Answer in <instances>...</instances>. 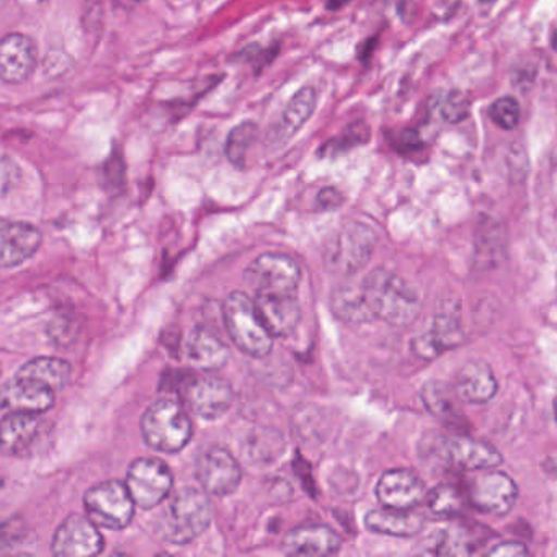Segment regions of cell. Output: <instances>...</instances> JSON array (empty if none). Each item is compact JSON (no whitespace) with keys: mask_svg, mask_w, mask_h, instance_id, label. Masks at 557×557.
<instances>
[{"mask_svg":"<svg viewBox=\"0 0 557 557\" xmlns=\"http://www.w3.org/2000/svg\"><path fill=\"white\" fill-rule=\"evenodd\" d=\"M518 487L505 472H487L469 485L468 500L482 513L502 517L513 508Z\"/></svg>","mask_w":557,"mask_h":557,"instance_id":"obj_12","label":"cell"},{"mask_svg":"<svg viewBox=\"0 0 557 557\" xmlns=\"http://www.w3.org/2000/svg\"><path fill=\"white\" fill-rule=\"evenodd\" d=\"M184 397L190 409L201 419L214 420L223 417L233 406V387L220 376H201L188 381Z\"/></svg>","mask_w":557,"mask_h":557,"instance_id":"obj_14","label":"cell"},{"mask_svg":"<svg viewBox=\"0 0 557 557\" xmlns=\"http://www.w3.org/2000/svg\"><path fill=\"white\" fill-rule=\"evenodd\" d=\"M257 126L252 122L240 123L227 136L226 158L237 169L246 164L247 152L256 141Z\"/></svg>","mask_w":557,"mask_h":557,"instance_id":"obj_31","label":"cell"},{"mask_svg":"<svg viewBox=\"0 0 557 557\" xmlns=\"http://www.w3.org/2000/svg\"><path fill=\"white\" fill-rule=\"evenodd\" d=\"M5 2H8V0H0V8H2V5L5 4Z\"/></svg>","mask_w":557,"mask_h":557,"instance_id":"obj_42","label":"cell"},{"mask_svg":"<svg viewBox=\"0 0 557 557\" xmlns=\"http://www.w3.org/2000/svg\"><path fill=\"white\" fill-rule=\"evenodd\" d=\"M197 479L208 494L226 497L239 487L243 469L227 449L214 446L198 458Z\"/></svg>","mask_w":557,"mask_h":557,"instance_id":"obj_10","label":"cell"},{"mask_svg":"<svg viewBox=\"0 0 557 557\" xmlns=\"http://www.w3.org/2000/svg\"><path fill=\"white\" fill-rule=\"evenodd\" d=\"M51 550L60 557L97 556L103 550V537L90 518L71 515L54 533Z\"/></svg>","mask_w":557,"mask_h":557,"instance_id":"obj_11","label":"cell"},{"mask_svg":"<svg viewBox=\"0 0 557 557\" xmlns=\"http://www.w3.org/2000/svg\"><path fill=\"white\" fill-rule=\"evenodd\" d=\"M54 406V391L15 376L0 387V407L9 412L40 413Z\"/></svg>","mask_w":557,"mask_h":557,"instance_id":"obj_19","label":"cell"},{"mask_svg":"<svg viewBox=\"0 0 557 557\" xmlns=\"http://www.w3.org/2000/svg\"><path fill=\"white\" fill-rule=\"evenodd\" d=\"M40 230L22 221L0 220V269H14L40 249Z\"/></svg>","mask_w":557,"mask_h":557,"instance_id":"obj_16","label":"cell"},{"mask_svg":"<svg viewBox=\"0 0 557 557\" xmlns=\"http://www.w3.org/2000/svg\"><path fill=\"white\" fill-rule=\"evenodd\" d=\"M315 106H318V96H315L314 89L305 87V89L299 90L289 100L285 112H283L282 125H280L278 129L280 138L285 141V139L295 136V133H298L308 123V120L311 119Z\"/></svg>","mask_w":557,"mask_h":557,"instance_id":"obj_26","label":"cell"},{"mask_svg":"<svg viewBox=\"0 0 557 557\" xmlns=\"http://www.w3.org/2000/svg\"><path fill=\"white\" fill-rule=\"evenodd\" d=\"M368 530L387 536L410 537L422 531L425 520L422 513L410 510H397V508H381L371 510L364 518Z\"/></svg>","mask_w":557,"mask_h":557,"instance_id":"obj_24","label":"cell"},{"mask_svg":"<svg viewBox=\"0 0 557 557\" xmlns=\"http://www.w3.org/2000/svg\"><path fill=\"white\" fill-rule=\"evenodd\" d=\"M487 554L494 557H521L528 556L530 550L527 549L524 544L518 543V541H507V543H500L492 547Z\"/></svg>","mask_w":557,"mask_h":557,"instance_id":"obj_37","label":"cell"},{"mask_svg":"<svg viewBox=\"0 0 557 557\" xmlns=\"http://www.w3.org/2000/svg\"><path fill=\"white\" fill-rule=\"evenodd\" d=\"M41 422L35 413L11 412L0 420V451L27 456L40 438Z\"/></svg>","mask_w":557,"mask_h":557,"instance_id":"obj_21","label":"cell"},{"mask_svg":"<svg viewBox=\"0 0 557 557\" xmlns=\"http://www.w3.org/2000/svg\"><path fill=\"white\" fill-rule=\"evenodd\" d=\"M37 67V47L30 38L11 34L0 38V81L22 84Z\"/></svg>","mask_w":557,"mask_h":557,"instance_id":"obj_18","label":"cell"},{"mask_svg":"<svg viewBox=\"0 0 557 557\" xmlns=\"http://www.w3.org/2000/svg\"><path fill=\"white\" fill-rule=\"evenodd\" d=\"M469 109H471V103H469L468 97L459 90H453L443 99L440 113L446 122L459 123L469 115Z\"/></svg>","mask_w":557,"mask_h":557,"instance_id":"obj_34","label":"cell"},{"mask_svg":"<svg viewBox=\"0 0 557 557\" xmlns=\"http://www.w3.org/2000/svg\"><path fill=\"white\" fill-rule=\"evenodd\" d=\"M283 549L292 556H334L341 549V537L325 524H305L289 531Z\"/></svg>","mask_w":557,"mask_h":557,"instance_id":"obj_20","label":"cell"},{"mask_svg":"<svg viewBox=\"0 0 557 557\" xmlns=\"http://www.w3.org/2000/svg\"><path fill=\"white\" fill-rule=\"evenodd\" d=\"M342 201H344V198L335 188H324L319 194V203L324 210H334V208L341 207Z\"/></svg>","mask_w":557,"mask_h":557,"instance_id":"obj_38","label":"cell"},{"mask_svg":"<svg viewBox=\"0 0 557 557\" xmlns=\"http://www.w3.org/2000/svg\"><path fill=\"white\" fill-rule=\"evenodd\" d=\"M498 384L494 371L485 361H469L456 373L453 391L459 400L468 404H485L497 394Z\"/></svg>","mask_w":557,"mask_h":557,"instance_id":"obj_22","label":"cell"},{"mask_svg":"<svg viewBox=\"0 0 557 557\" xmlns=\"http://www.w3.org/2000/svg\"><path fill=\"white\" fill-rule=\"evenodd\" d=\"M374 249V236L371 230L361 224L345 227L325 252L329 267L334 272L351 275L370 262Z\"/></svg>","mask_w":557,"mask_h":557,"instance_id":"obj_9","label":"cell"},{"mask_svg":"<svg viewBox=\"0 0 557 557\" xmlns=\"http://www.w3.org/2000/svg\"><path fill=\"white\" fill-rule=\"evenodd\" d=\"M393 148H396L397 151L407 154V152H413L417 151V149H422L423 143L422 139H420L419 133L406 129V132H400L399 135L394 136Z\"/></svg>","mask_w":557,"mask_h":557,"instance_id":"obj_36","label":"cell"},{"mask_svg":"<svg viewBox=\"0 0 557 557\" xmlns=\"http://www.w3.org/2000/svg\"><path fill=\"white\" fill-rule=\"evenodd\" d=\"M423 502L426 510L435 518H456L465 511V497L459 488L451 484L436 485L433 491L426 492Z\"/></svg>","mask_w":557,"mask_h":557,"instance_id":"obj_30","label":"cell"},{"mask_svg":"<svg viewBox=\"0 0 557 557\" xmlns=\"http://www.w3.org/2000/svg\"><path fill=\"white\" fill-rule=\"evenodd\" d=\"M17 531V520L0 521V541L9 540L11 536L14 537Z\"/></svg>","mask_w":557,"mask_h":557,"instance_id":"obj_39","label":"cell"},{"mask_svg":"<svg viewBox=\"0 0 557 557\" xmlns=\"http://www.w3.org/2000/svg\"><path fill=\"white\" fill-rule=\"evenodd\" d=\"M15 376L30 381L47 389L58 391L66 386L71 376V364L54 357H40L25 363Z\"/></svg>","mask_w":557,"mask_h":557,"instance_id":"obj_25","label":"cell"},{"mask_svg":"<svg viewBox=\"0 0 557 557\" xmlns=\"http://www.w3.org/2000/svg\"><path fill=\"white\" fill-rule=\"evenodd\" d=\"M21 178V165L9 156L0 154V197H5L14 191Z\"/></svg>","mask_w":557,"mask_h":557,"instance_id":"obj_35","label":"cell"},{"mask_svg":"<svg viewBox=\"0 0 557 557\" xmlns=\"http://www.w3.org/2000/svg\"><path fill=\"white\" fill-rule=\"evenodd\" d=\"M350 0H327V9H331V11H337V9L344 8V5H347Z\"/></svg>","mask_w":557,"mask_h":557,"instance_id":"obj_40","label":"cell"},{"mask_svg":"<svg viewBox=\"0 0 557 557\" xmlns=\"http://www.w3.org/2000/svg\"><path fill=\"white\" fill-rule=\"evenodd\" d=\"M125 485L135 505L151 510L171 494L174 474L162 459L139 458L129 465Z\"/></svg>","mask_w":557,"mask_h":557,"instance_id":"obj_7","label":"cell"},{"mask_svg":"<svg viewBox=\"0 0 557 557\" xmlns=\"http://www.w3.org/2000/svg\"><path fill=\"white\" fill-rule=\"evenodd\" d=\"M423 404L430 413L442 420H456L459 412L458 396H456L453 387L443 381H430L423 386L422 391Z\"/></svg>","mask_w":557,"mask_h":557,"instance_id":"obj_28","label":"cell"},{"mask_svg":"<svg viewBox=\"0 0 557 557\" xmlns=\"http://www.w3.org/2000/svg\"><path fill=\"white\" fill-rule=\"evenodd\" d=\"M481 2H484V4H488V2H495V0H481Z\"/></svg>","mask_w":557,"mask_h":557,"instance_id":"obj_41","label":"cell"},{"mask_svg":"<svg viewBox=\"0 0 557 557\" xmlns=\"http://www.w3.org/2000/svg\"><path fill=\"white\" fill-rule=\"evenodd\" d=\"M224 324L236 347L252 358H265L273 348V337L263 327L253 299L243 292L227 296L223 305Z\"/></svg>","mask_w":557,"mask_h":557,"instance_id":"obj_4","label":"cell"},{"mask_svg":"<svg viewBox=\"0 0 557 557\" xmlns=\"http://www.w3.org/2000/svg\"><path fill=\"white\" fill-rule=\"evenodd\" d=\"M141 433L151 448L178 453L194 435L190 417L177 400L161 399L152 404L141 419Z\"/></svg>","mask_w":557,"mask_h":557,"instance_id":"obj_3","label":"cell"},{"mask_svg":"<svg viewBox=\"0 0 557 557\" xmlns=\"http://www.w3.org/2000/svg\"><path fill=\"white\" fill-rule=\"evenodd\" d=\"M185 357L198 370L216 371L230 360V348L210 329L195 327L185 344Z\"/></svg>","mask_w":557,"mask_h":557,"instance_id":"obj_23","label":"cell"},{"mask_svg":"<svg viewBox=\"0 0 557 557\" xmlns=\"http://www.w3.org/2000/svg\"><path fill=\"white\" fill-rule=\"evenodd\" d=\"M84 507L94 523L109 530H123L135 517V502L125 482L115 479L90 487L84 497Z\"/></svg>","mask_w":557,"mask_h":557,"instance_id":"obj_6","label":"cell"},{"mask_svg":"<svg viewBox=\"0 0 557 557\" xmlns=\"http://www.w3.org/2000/svg\"><path fill=\"white\" fill-rule=\"evenodd\" d=\"M376 495L383 507L410 510L422 504L426 487L410 469H391L377 482Z\"/></svg>","mask_w":557,"mask_h":557,"instance_id":"obj_17","label":"cell"},{"mask_svg":"<svg viewBox=\"0 0 557 557\" xmlns=\"http://www.w3.org/2000/svg\"><path fill=\"white\" fill-rule=\"evenodd\" d=\"M246 282L257 293L298 292L301 270L292 257L283 253H263L246 270Z\"/></svg>","mask_w":557,"mask_h":557,"instance_id":"obj_8","label":"cell"},{"mask_svg":"<svg viewBox=\"0 0 557 557\" xmlns=\"http://www.w3.org/2000/svg\"><path fill=\"white\" fill-rule=\"evenodd\" d=\"M423 443L426 445L423 456L436 459L440 465L455 471L491 469L504 461L494 445L469 436H436Z\"/></svg>","mask_w":557,"mask_h":557,"instance_id":"obj_5","label":"cell"},{"mask_svg":"<svg viewBox=\"0 0 557 557\" xmlns=\"http://www.w3.org/2000/svg\"><path fill=\"white\" fill-rule=\"evenodd\" d=\"M462 338L465 335H462L458 302L449 301L436 312L432 331L416 338L412 342V347L419 357L430 360V358L438 357L442 351L458 347Z\"/></svg>","mask_w":557,"mask_h":557,"instance_id":"obj_15","label":"cell"},{"mask_svg":"<svg viewBox=\"0 0 557 557\" xmlns=\"http://www.w3.org/2000/svg\"><path fill=\"white\" fill-rule=\"evenodd\" d=\"M478 549L474 536L465 527H451L436 534L426 553L435 556H469Z\"/></svg>","mask_w":557,"mask_h":557,"instance_id":"obj_29","label":"cell"},{"mask_svg":"<svg viewBox=\"0 0 557 557\" xmlns=\"http://www.w3.org/2000/svg\"><path fill=\"white\" fill-rule=\"evenodd\" d=\"M488 115L498 128L510 132L520 123V106L513 97H502L492 103Z\"/></svg>","mask_w":557,"mask_h":557,"instance_id":"obj_32","label":"cell"},{"mask_svg":"<svg viewBox=\"0 0 557 557\" xmlns=\"http://www.w3.org/2000/svg\"><path fill=\"white\" fill-rule=\"evenodd\" d=\"M253 306L272 337H289L301 322V306L296 293H257Z\"/></svg>","mask_w":557,"mask_h":557,"instance_id":"obj_13","label":"cell"},{"mask_svg":"<svg viewBox=\"0 0 557 557\" xmlns=\"http://www.w3.org/2000/svg\"><path fill=\"white\" fill-rule=\"evenodd\" d=\"M211 518L213 508L207 494L198 488L185 487L169 502L159 520V534L168 543L184 546L208 530Z\"/></svg>","mask_w":557,"mask_h":557,"instance_id":"obj_2","label":"cell"},{"mask_svg":"<svg viewBox=\"0 0 557 557\" xmlns=\"http://www.w3.org/2000/svg\"><path fill=\"white\" fill-rule=\"evenodd\" d=\"M368 129L363 123H355L351 125L341 138L332 139V141L325 143L324 148L321 149L324 156L341 154V152L347 151V149L355 148V146L361 145L367 141Z\"/></svg>","mask_w":557,"mask_h":557,"instance_id":"obj_33","label":"cell"},{"mask_svg":"<svg viewBox=\"0 0 557 557\" xmlns=\"http://www.w3.org/2000/svg\"><path fill=\"white\" fill-rule=\"evenodd\" d=\"M360 286L364 301L374 319L403 327V325H409L419 315V296L391 270H373L364 276Z\"/></svg>","mask_w":557,"mask_h":557,"instance_id":"obj_1","label":"cell"},{"mask_svg":"<svg viewBox=\"0 0 557 557\" xmlns=\"http://www.w3.org/2000/svg\"><path fill=\"white\" fill-rule=\"evenodd\" d=\"M332 311L341 321L351 322V324L374 321L373 314L364 301L361 286L345 285L334 292Z\"/></svg>","mask_w":557,"mask_h":557,"instance_id":"obj_27","label":"cell"},{"mask_svg":"<svg viewBox=\"0 0 557 557\" xmlns=\"http://www.w3.org/2000/svg\"><path fill=\"white\" fill-rule=\"evenodd\" d=\"M138 2H145V0H138Z\"/></svg>","mask_w":557,"mask_h":557,"instance_id":"obj_43","label":"cell"}]
</instances>
